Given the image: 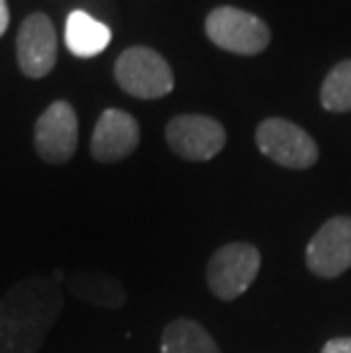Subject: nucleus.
Here are the masks:
<instances>
[{"mask_svg": "<svg viewBox=\"0 0 351 353\" xmlns=\"http://www.w3.org/2000/svg\"><path fill=\"white\" fill-rule=\"evenodd\" d=\"M62 310V294L46 278H30L0 296V353H34Z\"/></svg>", "mask_w": 351, "mask_h": 353, "instance_id": "nucleus-1", "label": "nucleus"}, {"mask_svg": "<svg viewBox=\"0 0 351 353\" xmlns=\"http://www.w3.org/2000/svg\"><path fill=\"white\" fill-rule=\"evenodd\" d=\"M114 78L126 94L155 101L174 92V73L160 52L146 46H130L117 57Z\"/></svg>", "mask_w": 351, "mask_h": 353, "instance_id": "nucleus-2", "label": "nucleus"}, {"mask_svg": "<svg viewBox=\"0 0 351 353\" xmlns=\"http://www.w3.org/2000/svg\"><path fill=\"white\" fill-rule=\"evenodd\" d=\"M205 34L217 48L246 57L263 52L272 41V32L263 19L228 5L208 14Z\"/></svg>", "mask_w": 351, "mask_h": 353, "instance_id": "nucleus-3", "label": "nucleus"}, {"mask_svg": "<svg viewBox=\"0 0 351 353\" xmlns=\"http://www.w3.org/2000/svg\"><path fill=\"white\" fill-rule=\"evenodd\" d=\"M260 272V251L253 244L230 242L212 253L208 262V285L221 301L240 299Z\"/></svg>", "mask_w": 351, "mask_h": 353, "instance_id": "nucleus-4", "label": "nucleus"}, {"mask_svg": "<svg viewBox=\"0 0 351 353\" xmlns=\"http://www.w3.org/2000/svg\"><path fill=\"white\" fill-rule=\"evenodd\" d=\"M256 144L265 157L285 169H310L319 157L315 139L301 125L281 117L265 119L258 125Z\"/></svg>", "mask_w": 351, "mask_h": 353, "instance_id": "nucleus-5", "label": "nucleus"}, {"mask_svg": "<svg viewBox=\"0 0 351 353\" xmlns=\"http://www.w3.org/2000/svg\"><path fill=\"white\" fill-rule=\"evenodd\" d=\"M167 144L178 157L190 162H205L226 146V130L212 117L181 114L167 123Z\"/></svg>", "mask_w": 351, "mask_h": 353, "instance_id": "nucleus-6", "label": "nucleus"}, {"mask_svg": "<svg viewBox=\"0 0 351 353\" xmlns=\"http://www.w3.org/2000/svg\"><path fill=\"white\" fill-rule=\"evenodd\" d=\"M78 146V117L71 103H50L34 125L37 155L48 164L69 162Z\"/></svg>", "mask_w": 351, "mask_h": 353, "instance_id": "nucleus-7", "label": "nucleus"}, {"mask_svg": "<svg viewBox=\"0 0 351 353\" xmlns=\"http://www.w3.org/2000/svg\"><path fill=\"white\" fill-rule=\"evenodd\" d=\"M305 265L319 278H338L351 267V216L328 219L305 249Z\"/></svg>", "mask_w": 351, "mask_h": 353, "instance_id": "nucleus-8", "label": "nucleus"}, {"mask_svg": "<svg viewBox=\"0 0 351 353\" xmlns=\"http://www.w3.org/2000/svg\"><path fill=\"white\" fill-rule=\"evenodd\" d=\"M19 66L28 78L39 80L53 71L57 62V37L55 26L46 14L37 12L21 23L17 37Z\"/></svg>", "mask_w": 351, "mask_h": 353, "instance_id": "nucleus-9", "label": "nucleus"}, {"mask_svg": "<svg viewBox=\"0 0 351 353\" xmlns=\"http://www.w3.org/2000/svg\"><path fill=\"white\" fill-rule=\"evenodd\" d=\"M139 146L137 119L123 110H106L92 134V157L99 162H119L130 157Z\"/></svg>", "mask_w": 351, "mask_h": 353, "instance_id": "nucleus-10", "label": "nucleus"}, {"mask_svg": "<svg viewBox=\"0 0 351 353\" xmlns=\"http://www.w3.org/2000/svg\"><path fill=\"white\" fill-rule=\"evenodd\" d=\"M66 48H69L76 57H94L101 55L108 48V43L112 39V30L96 21L94 17H89L87 12L76 10L69 14L66 19Z\"/></svg>", "mask_w": 351, "mask_h": 353, "instance_id": "nucleus-11", "label": "nucleus"}, {"mask_svg": "<svg viewBox=\"0 0 351 353\" xmlns=\"http://www.w3.org/2000/svg\"><path fill=\"white\" fill-rule=\"evenodd\" d=\"M66 288L76 294L80 301L101 305V307H121L126 303V290L121 283L112 276L82 272L66 278Z\"/></svg>", "mask_w": 351, "mask_h": 353, "instance_id": "nucleus-12", "label": "nucleus"}, {"mask_svg": "<svg viewBox=\"0 0 351 353\" xmlns=\"http://www.w3.org/2000/svg\"><path fill=\"white\" fill-rule=\"evenodd\" d=\"M162 353H221L212 335L199 321L181 317L164 328L162 333Z\"/></svg>", "mask_w": 351, "mask_h": 353, "instance_id": "nucleus-13", "label": "nucleus"}, {"mask_svg": "<svg viewBox=\"0 0 351 353\" xmlns=\"http://www.w3.org/2000/svg\"><path fill=\"white\" fill-rule=\"evenodd\" d=\"M319 103L326 112H351V59L335 64L319 89Z\"/></svg>", "mask_w": 351, "mask_h": 353, "instance_id": "nucleus-14", "label": "nucleus"}, {"mask_svg": "<svg viewBox=\"0 0 351 353\" xmlns=\"http://www.w3.org/2000/svg\"><path fill=\"white\" fill-rule=\"evenodd\" d=\"M322 353H351V337H335L324 344Z\"/></svg>", "mask_w": 351, "mask_h": 353, "instance_id": "nucleus-15", "label": "nucleus"}, {"mask_svg": "<svg viewBox=\"0 0 351 353\" xmlns=\"http://www.w3.org/2000/svg\"><path fill=\"white\" fill-rule=\"evenodd\" d=\"M7 26H10V7L7 0H0V37L7 32Z\"/></svg>", "mask_w": 351, "mask_h": 353, "instance_id": "nucleus-16", "label": "nucleus"}]
</instances>
